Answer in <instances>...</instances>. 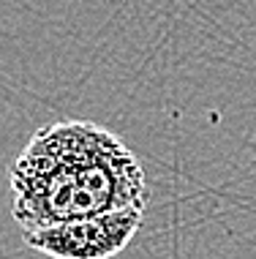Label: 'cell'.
<instances>
[{
	"label": "cell",
	"mask_w": 256,
	"mask_h": 259,
	"mask_svg": "<svg viewBox=\"0 0 256 259\" xmlns=\"http://www.w3.org/2000/svg\"><path fill=\"white\" fill-rule=\"evenodd\" d=\"M11 213L27 229L123 207H144L142 161L115 131L93 120H55L27 139L9 169Z\"/></svg>",
	"instance_id": "6da1fadb"
},
{
	"label": "cell",
	"mask_w": 256,
	"mask_h": 259,
	"mask_svg": "<svg viewBox=\"0 0 256 259\" xmlns=\"http://www.w3.org/2000/svg\"><path fill=\"white\" fill-rule=\"evenodd\" d=\"M144 207H123L27 229L25 246L52 259H112L134 240Z\"/></svg>",
	"instance_id": "7a4b0ae2"
}]
</instances>
